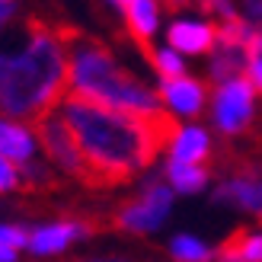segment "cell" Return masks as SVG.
<instances>
[{
	"mask_svg": "<svg viewBox=\"0 0 262 262\" xmlns=\"http://www.w3.org/2000/svg\"><path fill=\"white\" fill-rule=\"evenodd\" d=\"M13 189H19V166L0 157V195L13 192Z\"/></svg>",
	"mask_w": 262,
	"mask_h": 262,
	"instance_id": "44dd1931",
	"label": "cell"
},
{
	"mask_svg": "<svg viewBox=\"0 0 262 262\" xmlns=\"http://www.w3.org/2000/svg\"><path fill=\"white\" fill-rule=\"evenodd\" d=\"M214 202L237 205L262 217V163H240L237 173L214 189Z\"/></svg>",
	"mask_w": 262,
	"mask_h": 262,
	"instance_id": "52a82bcc",
	"label": "cell"
},
{
	"mask_svg": "<svg viewBox=\"0 0 262 262\" xmlns=\"http://www.w3.org/2000/svg\"><path fill=\"white\" fill-rule=\"evenodd\" d=\"M217 45V29L208 23H189V19H179L169 26V48L182 51V55H208L214 51Z\"/></svg>",
	"mask_w": 262,
	"mask_h": 262,
	"instance_id": "9c48e42d",
	"label": "cell"
},
{
	"mask_svg": "<svg viewBox=\"0 0 262 262\" xmlns=\"http://www.w3.org/2000/svg\"><path fill=\"white\" fill-rule=\"evenodd\" d=\"M166 179H169V189L192 195V192H202L208 186V169L205 166H195V163L169 160L166 163Z\"/></svg>",
	"mask_w": 262,
	"mask_h": 262,
	"instance_id": "2e32d148",
	"label": "cell"
},
{
	"mask_svg": "<svg viewBox=\"0 0 262 262\" xmlns=\"http://www.w3.org/2000/svg\"><path fill=\"white\" fill-rule=\"evenodd\" d=\"M68 51H71V93L74 96H83L90 102L131 112V115L163 112L160 96L144 86L135 74H128L102 42L71 32Z\"/></svg>",
	"mask_w": 262,
	"mask_h": 262,
	"instance_id": "3957f363",
	"label": "cell"
},
{
	"mask_svg": "<svg viewBox=\"0 0 262 262\" xmlns=\"http://www.w3.org/2000/svg\"><path fill=\"white\" fill-rule=\"evenodd\" d=\"M169 205H173V189L163 179H150L141 189V195H135L131 202H125L115 211L112 224L125 233H150L166 221Z\"/></svg>",
	"mask_w": 262,
	"mask_h": 262,
	"instance_id": "277c9868",
	"label": "cell"
},
{
	"mask_svg": "<svg viewBox=\"0 0 262 262\" xmlns=\"http://www.w3.org/2000/svg\"><path fill=\"white\" fill-rule=\"evenodd\" d=\"M243 68H246V48H221L217 45L214 58H211V68H208V77H211L217 86H224L230 80H240Z\"/></svg>",
	"mask_w": 262,
	"mask_h": 262,
	"instance_id": "9a60e30c",
	"label": "cell"
},
{
	"mask_svg": "<svg viewBox=\"0 0 262 262\" xmlns=\"http://www.w3.org/2000/svg\"><path fill=\"white\" fill-rule=\"evenodd\" d=\"M253 119V83L240 77L214 90V125L224 135H237Z\"/></svg>",
	"mask_w": 262,
	"mask_h": 262,
	"instance_id": "8992f818",
	"label": "cell"
},
{
	"mask_svg": "<svg viewBox=\"0 0 262 262\" xmlns=\"http://www.w3.org/2000/svg\"><path fill=\"white\" fill-rule=\"evenodd\" d=\"M71 32L29 16L0 38V119L38 125L58 109L71 83Z\"/></svg>",
	"mask_w": 262,
	"mask_h": 262,
	"instance_id": "7a4b0ae2",
	"label": "cell"
},
{
	"mask_svg": "<svg viewBox=\"0 0 262 262\" xmlns=\"http://www.w3.org/2000/svg\"><path fill=\"white\" fill-rule=\"evenodd\" d=\"M112 4H115V7H128V0H112Z\"/></svg>",
	"mask_w": 262,
	"mask_h": 262,
	"instance_id": "484cf974",
	"label": "cell"
},
{
	"mask_svg": "<svg viewBox=\"0 0 262 262\" xmlns=\"http://www.w3.org/2000/svg\"><path fill=\"white\" fill-rule=\"evenodd\" d=\"M16 10H19V4H16V0H0V32H4L7 26L13 23V16H16Z\"/></svg>",
	"mask_w": 262,
	"mask_h": 262,
	"instance_id": "7402d4cb",
	"label": "cell"
},
{
	"mask_svg": "<svg viewBox=\"0 0 262 262\" xmlns=\"http://www.w3.org/2000/svg\"><path fill=\"white\" fill-rule=\"evenodd\" d=\"M125 19H128V29L135 35V42L141 45L144 55H154L150 48V38L157 32V23H160V7H157V0H128L125 7Z\"/></svg>",
	"mask_w": 262,
	"mask_h": 262,
	"instance_id": "8fae6325",
	"label": "cell"
},
{
	"mask_svg": "<svg viewBox=\"0 0 262 262\" xmlns=\"http://www.w3.org/2000/svg\"><path fill=\"white\" fill-rule=\"evenodd\" d=\"M246 13L262 26V0H246Z\"/></svg>",
	"mask_w": 262,
	"mask_h": 262,
	"instance_id": "603a6c76",
	"label": "cell"
},
{
	"mask_svg": "<svg viewBox=\"0 0 262 262\" xmlns=\"http://www.w3.org/2000/svg\"><path fill=\"white\" fill-rule=\"evenodd\" d=\"M169 154H173V160L179 163H199L205 160L208 154H211V141H208V131L202 128H182L176 141H173V147H169Z\"/></svg>",
	"mask_w": 262,
	"mask_h": 262,
	"instance_id": "5bb4252c",
	"label": "cell"
},
{
	"mask_svg": "<svg viewBox=\"0 0 262 262\" xmlns=\"http://www.w3.org/2000/svg\"><path fill=\"white\" fill-rule=\"evenodd\" d=\"M61 119L68 122L86 163V186H122L147 169L160 150L173 147L182 131L169 112L131 115L74 93L64 96Z\"/></svg>",
	"mask_w": 262,
	"mask_h": 262,
	"instance_id": "6da1fadb",
	"label": "cell"
},
{
	"mask_svg": "<svg viewBox=\"0 0 262 262\" xmlns=\"http://www.w3.org/2000/svg\"><path fill=\"white\" fill-rule=\"evenodd\" d=\"M74 262H128L125 256H86V259H74Z\"/></svg>",
	"mask_w": 262,
	"mask_h": 262,
	"instance_id": "cb8c5ba5",
	"label": "cell"
},
{
	"mask_svg": "<svg viewBox=\"0 0 262 262\" xmlns=\"http://www.w3.org/2000/svg\"><path fill=\"white\" fill-rule=\"evenodd\" d=\"M35 135H38V144L45 147V154L51 157V163L61 166L68 176L86 182V163H83V157H80V147H77V141L71 135L68 122L61 119V112L45 115V119L35 125Z\"/></svg>",
	"mask_w": 262,
	"mask_h": 262,
	"instance_id": "5b68a950",
	"label": "cell"
},
{
	"mask_svg": "<svg viewBox=\"0 0 262 262\" xmlns=\"http://www.w3.org/2000/svg\"><path fill=\"white\" fill-rule=\"evenodd\" d=\"M147 61H150V68L160 74L163 80H179V77H186V64H182V58L176 55L173 48H160V51H154Z\"/></svg>",
	"mask_w": 262,
	"mask_h": 262,
	"instance_id": "ac0fdd59",
	"label": "cell"
},
{
	"mask_svg": "<svg viewBox=\"0 0 262 262\" xmlns=\"http://www.w3.org/2000/svg\"><path fill=\"white\" fill-rule=\"evenodd\" d=\"M0 246H7L13 253L29 246V230L19 227V224H0Z\"/></svg>",
	"mask_w": 262,
	"mask_h": 262,
	"instance_id": "ffe728a7",
	"label": "cell"
},
{
	"mask_svg": "<svg viewBox=\"0 0 262 262\" xmlns=\"http://www.w3.org/2000/svg\"><path fill=\"white\" fill-rule=\"evenodd\" d=\"M169 256H173L176 262H211L214 259V253L208 250L202 240L189 237V233L173 237V243H169Z\"/></svg>",
	"mask_w": 262,
	"mask_h": 262,
	"instance_id": "e0dca14e",
	"label": "cell"
},
{
	"mask_svg": "<svg viewBox=\"0 0 262 262\" xmlns=\"http://www.w3.org/2000/svg\"><path fill=\"white\" fill-rule=\"evenodd\" d=\"M0 262H16V253L7 250V246H0Z\"/></svg>",
	"mask_w": 262,
	"mask_h": 262,
	"instance_id": "d4e9b609",
	"label": "cell"
},
{
	"mask_svg": "<svg viewBox=\"0 0 262 262\" xmlns=\"http://www.w3.org/2000/svg\"><path fill=\"white\" fill-rule=\"evenodd\" d=\"M93 230H96V224H93V221H83V217L42 224V227L29 230V253L32 256H58V253L68 250L71 243L86 240Z\"/></svg>",
	"mask_w": 262,
	"mask_h": 262,
	"instance_id": "ba28073f",
	"label": "cell"
},
{
	"mask_svg": "<svg viewBox=\"0 0 262 262\" xmlns=\"http://www.w3.org/2000/svg\"><path fill=\"white\" fill-rule=\"evenodd\" d=\"M246 71H250L253 90L262 93V29H256L253 38H250V45H246Z\"/></svg>",
	"mask_w": 262,
	"mask_h": 262,
	"instance_id": "d6986e66",
	"label": "cell"
},
{
	"mask_svg": "<svg viewBox=\"0 0 262 262\" xmlns=\"http://www.w3.org/2000/svg\"><path fill=\"white\" fill-rule=\"evenodd\" d=\"M0 157L16 166H26L35 160V138L29 128H23L19 122L0 119Z\"/></svg>",
	"mask_w": 262,
	"mask_h": 262,
	"instance_id": "7c38bea8",
	"label": "cell"
},
{
	"mask_svg": "<svg viewBox=\"0 0 262 262\" xmlns=\"http://www.w3.org/2000/svg\"><path fill=\"white\" fill-rule=\"evenodd\" d=\"M217 262H262V233L256 230H233L230 237L214 250Z\"/></svg>",
	"mask_w": 262,
	"mask_h": 262,
	"instance_id": "4fadbf2b",
	"label": "cell"
},
{
	"mask_svg": "<svg viewBox=\"0 0 262 262\" xmlns=\"http://www.w3.org/2000/svg\"><path fill=\"white\" fill-rule=\"evenodd\" d=\"M160 99L179 115H199L205 106V86L192 77H179V80H163L160 83Z\"/></svg>",
	"mask_w": 262,
	"mask_h": 262,
	"instance_id": "30bf717a",
	"label": "cell"
}]
</instances>
